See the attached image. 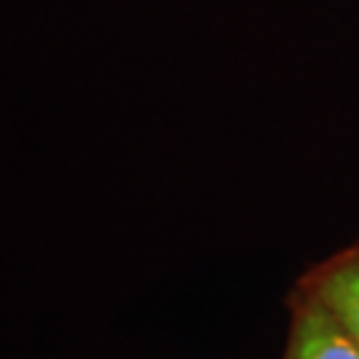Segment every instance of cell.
<instances>
[{"label": "cell", "instance_id": "1", "mask_svg": "<svg viewBox=\"0 0 359 359\" xmlns=\"http://www.w3.org/2000/svg\"><path fill=\"white\" fill-rule=\"evenodd\" d=\"M293 287L327 309L359 344V240L322 258L295 280Z\"/></svg>", "mask_w": 359, "mask_h": 359}, {"label": "cell", "instance_id": "2", "mask_svg": "<svg viewBox=\"0 0 359 359\" xmlns=\"http://www.w3.org/2000/svg\"><path fill=\"white\" fill-rule=\"evenodd\" d=\"M287 341L283 359H359V344L314 298L287 293Z\"/></svg>", "mask_w": 359, "mask_h": 359}]
</instances>
